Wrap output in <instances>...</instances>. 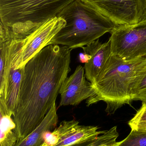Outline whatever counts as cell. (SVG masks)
<instances>
[{
	"instance_id": "cell-15",
	"label": "cell",
	"mask_w": 146,
	"mask_h": 146,
	"mask_svg": "<svg viewBox=\"0 0 146 146\" xmlns=\"http://www.w3.org/2000/svg\"><path fill=\"white\" fill-rule=\"evenodd\" d=\"M130 92L133 101L146 104V65L137 73L131 84Z\"/></svg>"
},
{
	"instance_id": "cell-18",
	"label": "cell",
	"mask_w": 146,
	"mask_h": 146,
	"mask_svg": "<svg viewBox=\"0 0 146 146\" xmlns=\"http://www.w3.org/2000/svg\"><path fill=\"white\" fill-rule=\"evenodd\" d=\"M91 58V56L86 53H80L79 55V60L81 63L85 64L87 63Z\"/></svg>"
},
{
	"instance_id": "cell-3",
	"label": "cell",
	"mask_w": 146,
	"mask_h": 146,
	"mask_svg": "<svg viewBox=\"0 0 146 146\" xmlns=\"http://www.w3.org/2000/svg\"><path fill=\"white\" fill-rule=\"evenodd\" d=\"M57 16L63 19L66 24L50 45H62L71 50L91 43L117 26L82 0L73 1Z\"/></svg>"
},
{
	"instance_id": "cell-9",
	"label": "cell",
	"mask_w": 146,
	"mask_h": 146,
	"mask_svg": "<svg viewBox=\"0 0 146 146\" xmlns=\"http://www.w3.org/2000/svg\"><path fill=\"white\" fill-rule=\"evenodd\" d=\"M59 94V106H77L93 96L94 89L92 83L86 80L84 68L78 66L74 72L65 79Z\"/></svg>"
},
{
	"instance_id": "cell-12",
	"label": "cell",
	"mask_w": 146,
	"mask_h": 146,
	"mask_svg": "<svg viewBox=\"0 0 146 146\" xmlns=\"http://www.w3.org/2000/svg\"><path fill=\"white\" fill-rule=\"evenodd\" d=\"M11 41L0 42V104L5 105H6V96L11 70L10 52Z\"/></svg>"
},
{
	"instance_id": "cell-17",
	"label": "cell",
	"mask_w": 146,
	"mask_h": 146,
	"mask_svg": "<svg viewBox=\"0 0 146 146\" xmlns=\"http://www.w3.org/2000/svg\"><path fill=\"white\" fill-rule=\"evenodd\" d=\"M128 124L131 129L146 132V103H142L141 107L129 122Z\"/></svg>"
},
{
	"instance_id": "cell-5",
	"label": "cell",
	"mask_w": 146,
	"mask_h": 146,
	"mask_svg": "<svg viewBox=\"0 0 146 146\" xmlns=\"http://www.w3.org/2000/svg\"><path fill=\"white\" fill-rule=\"evenodd\" d=\"M65 20L56 17L42 24L21 39L12 40L10 45L11 68L17 69L25 65L46 46L65 26Z\"/></svg>"
},
{
	"instance_id": "cell-4",
	"label": "cell",
	"mask_w": 146,
	"mask_h": 146,
	"mask_svg": "<svg viewBox=\"0 0 146 146\" xmlns=\"http://www.w3.org/2000/svg\"><path fill=\"white\" fill-rule=\"evenodd\" d=\"M74 1L0 0L1 25L8 39H21L56 17Z\"/></svg>"
},
{
	"instance_id": "cell-14",
	"label": "cell",
	"mask_w": 146,
	"mask_h": 146,
	"mask_svg": "<svg viewBox=\"0 0 146 146\" xmlns=\"http://www.w3.org/2000/svg\"><path fill=\"white\" fill-rule=\"evenodd\" d=\"M0 146H15L19 138L14 132L16 125L11 116L0 112Z\"/></svg>"
},
{
	"instance_id": "cell-6",
	"label": "cell",
	"mask_w": 146,
	"mask_h": 146,
	"mask_svg": "<svg viewBox=\"0 0 146 146\" xmlns=\"http://www.w3.org/2000/svg\"><path fill=\"white\" fill-rule=\"evenodd\" d=\"M110 33L112 54L127 61L146 56V21L116 26Z\"/></svg>"
},
{
	"instance_id": "cell-11",
	"label": "cell",
	"mask_w": 146,
	"mask_h": 146,
	"mask_svg": "<svg viewBox=\"0 0 146 146\" xmlns=\"http://www.w3.org/2000/svg\"><path fill=\"white\" fill-rule=\"evenodd\" d=\"M58 121L55 102L40 124L25 138L18 141L15 146H40L44 141L45 133L55 128Z\"/></svg>"
},
{
	"instance_id": "cell-2",
	"label": "cell",
	"mask_w": 146,
	"mask_h": 146,
	"mask_svg": "<svg viewBox=\"0 0 146 146\" xmlns=\"http://www.w3.org/2000/svg\"><path fill=\"white\" fill-rule=\"evenodd\" d=\"M146 65V56L127 61L111 54L92 84L94 94L87 100V106L104 101L107 104L105 111L111 115L124 105H131V84Z\"/></svg>"
},
{
	"instance_id": "cell-20",
	"label": "cell",
	"mask_w": 146,
	"mask_h": 146,
	"mask_svg": "<svg viewBox=\"0 0 146 146\" xmlns=\"http://www.w3.org/2000/svg\"><path fill=\"white\" fill-rule=\"evenodd\" d=\"M141 21H146V12L145 15H144V17H143L142 20H141Z\"/></svg>"
},
{
	"instance_id": "cell-13",
	"label": "cell",
	"mask_w": 146,
	"mask_h": 146,
	"mask_svg": "<svg viewBox=\"0 0 146 146\" xmlns=\"http://www.w3.org/2000/svg\"><path fill=\"white\" fill-rule=\"evenodd\" d=\"M24 68V66L17 69L11 68L6 99L8 113L11 116L14 115L18 106Z\"/></svg>"
},
{
	"instance_id": "cell-8",
	"label": "cell",
	"mask_w": 146,
	"mask_h": 146,
	"mask_svg": "<svg viewBox=\"0 0 146 146\" xmlns=\"http://www.w3.org/2000/svg\"><path fill=\"white\" fill-rule=\"evenodd\" d=\"M98 129L97 126L80 125L75 119L64 121L50 132V137L56 144L54 146H73L90 142L105 132Z\"/></svg>"
},
{
	"instance_id": "cell-1",
	"label": "cell",
	"mask_w": 146,
	"mask_h": 146,
	"mask_svg": "<svg viewBox=\"0 0 146 146\" xmlns=\"http://www.w3.org/2000/svg\"><path fill=\"white\" fill-rule=\"evenodd\" d=\"M51 44L24 66L19 103L13 116L19 140L34 130L55 102L62 84L71 71V51Z\"/></svg>"
},
{
	"instance_id": "cell-10",
	"label": "cell",
	"mask_w": 146,
	"mask_h": 146,
	"mask_svg": "<svg viewBox=\"0 0 146 146\" xmlns=\"http://www.w3.org/2000/svg\"><path fill=\"white\" fill-rule=\"evenodd\" d=\"M84 53L90 55L91 59L85 65V76L94 84L111 55V43L101 42L97 39L82 48Z\"/></svg>"
},
{
	"instance_id": "cell-16",
	"label": "cell",
	"mask_w": 146,
	"mask_h": 146,
	"mask_svg": "<svg viewBox=\"0 0 146 146\" xmlns=\"http://www.w3.org/2000/svg\"><path fill=\"white\" fill-rule=\"evenodd\" d=\"M116 146H146V132L131 129L127 137Z\"/></svg>"
},
{
	"instance_id": "cell-19",
	"label": "cell",
	"mask_w": 146,
	"mask_h": 146,
	"mask_svg": "<svg viewBox=\"0 0 146 146\" xmlns=\"http://www.w3.org/2000/svg\"><path fill=\"white\" fill-rule=\"evenodd\" d=\"M39 146H51L50 145H49V144H48V143H46V142H45V141H44Z\"/></svg>"
},
{
	"instance_id": "cell-7",
	"label": "cell",
	"mask_w": 146,
	"mask_h": 146,
	"mask_svg": "<svg viewBox=\"0 0 146 146\" xmlns=\"http://www.w3.org/2000/svg\"><path fill=\"white\" fill-rule=\"evenodd\" d=\"M117 26L137 24L146 12V0H82Z\"/></svg>"
}]
</instances>
